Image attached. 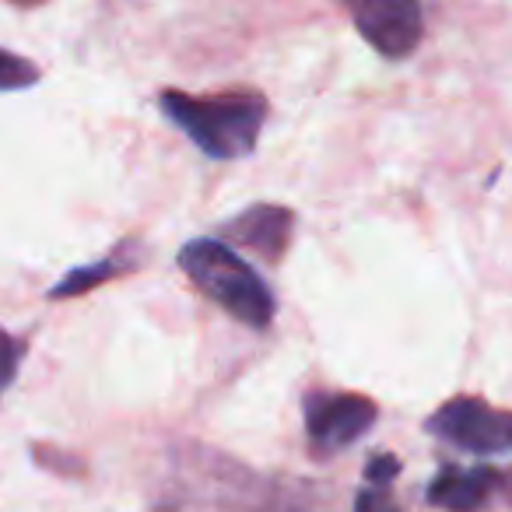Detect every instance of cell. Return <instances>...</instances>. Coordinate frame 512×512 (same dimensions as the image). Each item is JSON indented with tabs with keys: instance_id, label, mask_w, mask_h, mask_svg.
Wrapping results in <instances>:
<instances>
[{
	"instance_id": "cell-11",
	"label": "cell",
	"mask_w": 512,
	"mask_h": 512,
	"mask_svg": "<svg viewBox=\"0 0 512 512\" xmlns=\"http://www.w3.org/2000/svg\"><path fill=\"white\" fill-rule=\"evenodd\" d=\"M25 355H29V348H25L22 337H15L8 327H0V400H4V393L15 386Z\"/></svg>"
},
{
	"instance_id": "cell-9",
	"label": "cell",
	"mask_w": 512,
	"mask_h": 512,
	"mask_svg": "<svg viewBox=\"0 0 512 512\" xmlns=\"http://www.w3.org/2000/svg\"><path fill=\"white\" fill-rule=\"evenodd\" d=\"M267 512H330L323 505V491H316V484H285L281 491L271 495V509Z\"/></svg>"
},
{
	"instance_id": "cell-1",
	"label": "cell",
	"mask_w": 512,
	"mask_h": 512,
	"mask_svg": "<svg viewBox=\"0 0 512 512\" xmlns=\"http://www.w3.org/2000/svg\"><path fill=\"white\" fill-rule=\"evenodd\" d=\"M158 109L176 130H183L207 158L235 162L256 151L260 130L267 120V99L260 92H221V95H186L162 92Z\"/></svg>"
},
{
	"instance_id": "cell-3",
	"label": "cell",
	"mask_w": 512,
	"mask_h": 512,
	"mask_svg": "<svg viewBox=\"0 0 512 512\" xmlns=\"http://www.w3.org/2000/svg\"><path fill=\"white\" fill-rule=\"evenodd\" d=\"M428 435L470 456L512 453V411L491 407L481 397H453L425 421Z\"/></svg>"
},
{
	"instance_id": "cell-8",
	"label": "cell",
	"mask_w": 512,
	"mask_h": 512,
	"mask_svg": "<svg viewBox=\"0 0 512 512\" xmlns=\"http://www.w3.org/2000/svg\"><path fill=\"white\" fill-rule=\"evenodd\" d=\"M130 249H134V242H123V246H116L109 256L95 260V264H81V267H74V271H67L64 278H60L57 285L46 292V299H50V302L78 299V295L95 292V288L106 285V281L123 278V274L137 267V260L130 256Z\"/></svg>"
},
{
	"instance_id": "cell-2",
	"label": "cell",
	"mask_w": 512,
	"mask_h": 512,
	"mask_svg": "<svg viewBox=\"0 0 512 512\" xmlns=\"http://www.w3.org/2000/svg\"><path fill=\"white\" fill-rule=\"evenodd\" d=\"M179 267H183V274L197 285V292L204 299H211L218 309H225L242 327H271L274 313H278V299H274L271 285L228 242L211 239V235L190 239L179 249Z\"/></svg>"
},
{
	"instance_id": "cell-10",
	"label": "cell",
	"mask_w": 512,
	"mask_h": 512,
	"mask_svg": "<svg viewBox=\"0 0 512 512\" xmlns=\"http://www.w3.org/2000/svg\"><path fill=\"white\" fill-rule=\"evenodd\" d=\"M39 78H43V71L32 60L0 50V92H25V88L39 85Z\"/></svg>"
},
{
	"instance_id": "cell-14",
	"label": "cell",
	"mask_w": 512,
	"mask_h": 512,
	"mask_svg": "<svg viewBox=\"0 0 512 512\" xmlns=\"http://www.w3.org/2000/svg\"><path fill=\"white\" fill-rule=\"evenodd\" d=\"M11 4H18V8H39V4H46V0H11Z\"/></svg>"
},
{
	"instance_id": "cell-4",
	"label": "cell",
	"mask_w": 512,
	"mask_h": 512,
	"mask_svg": "<svg viewBox=\"0 0 512 512\" xmlns=\"http://www.w3.org/2000/svg\"><path fill=\"white\" fill-rule=\"evenodd\" d=\"M358 36L386 60H404L425 39L421 0H341Z\"/></svg>"
},
{
	"instance_id": "cell-5",
	"label": "cell",
	"mask_w": 512,
	"mask_h": 512,
	"mask_svg": "<svg viewBox=\"0 0 512 512\" xmlns=\"http://www.w3.org/2000/svg\"><path fill=\"white\" fill-rule=\"evenodd\" d=\"M379 418L376 400L362 393H330L316 390L306 397V432L323 453H337L358 442Z\"/></svg>"
},
{
	"instance_id": "cell-12",
	"label": "cell",
	"mask_w": 512,
	"mask_h": 512,
	"mask_svg": "<svg viewBox=\"0 0 512 512\" xmlns=\"http://www.w3.org/2000/svg\"><path fill=\"white\" fill-rule=\"evenodd\" d=\"M355 512H404L390 495V484H365L355 498Z\"/></svg>"
},
{
	"instance_id": "cell-6",
	"label": "cell",
	"mask_w": 512,
	"mask_h": 512,
	"mask_svg": "<svg viewBox=\"0 0 512 512\" xmlns=\"http://www.w3.org/2000/svg\"><path fill=\"white\" fill-rule=\"evenodd\" d=\"M292 228H295V211L285 204H253L242 214H235L232 221L221 225V235H228L239 246L253 249L256 256H264L271 264H281L292 246Z\"/></svg>"
},
{
	"instance_id": "cell-7",
	"label": "cell",
	"mask_w": 512,
	"mask_h": 512,
	"mask_svg": "<svg viewBox=\"0 0 512 512\" xmlns=\"http://www.w3.org/2000/svg\"><path fill=\"white\" fill-rule=\"evenodd\" d=\"M498 488V474L491 467H442L428 484V502L442 512H481Z\"/></svg>"
},
{
	"instance_id": "cell-13",
	"label": "cell",
	"mask_w": 512,
	"mask_h": 512,
	"mask_svg": "<svg viewBox=\"0 0 512 512\" xmlns=\"http://www.w3.org/2000/svg\"><path fill=\"white\" fill-rule=\"evenodd\" d=\"M400 474V460L390 453H379L365 463V484H393Z\"/></svg>"
}]
</instances>
